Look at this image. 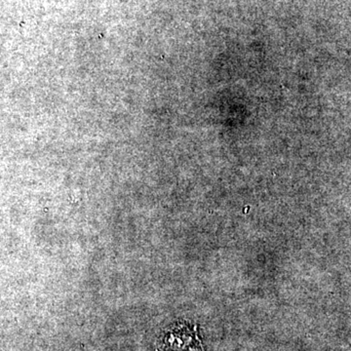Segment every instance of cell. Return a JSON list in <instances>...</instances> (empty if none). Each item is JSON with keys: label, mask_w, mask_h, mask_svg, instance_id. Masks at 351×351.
<instances>
[{"label": "cell", "mask_w": 351, "mask_h": 351, "mask_svg": "<svg viewBox=\"0 0 351 351\" xmlns=\"http://www.w3.org/2000/svg\"><path fill=\"white\" fill-rule=\"evenodd\" d=\"M159 346L162 351H188L199 350L201 343L196 328L181 325L166 332Z\"/></svg>", "instance_id": "obj_1"}]
</instances>
